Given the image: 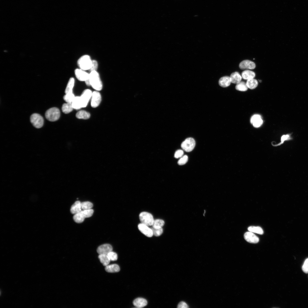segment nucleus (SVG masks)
Wrapping results in <instances>:
<instances>
[{
    "mask_svg": "<svg viewBox=\"0 0 308 308\" xmlns=\"http://www.w3.org/2000/svg\"><path fill=\"white\" fill-rule=\"evenodd\" d=\"M89 80L90 86L96 91L101 90L102 88V84L100 75L97 71L90 72Z\"/></svg>",
    "mask_w": 308,
    "mask_h": 308,
    "instance_id": "obj_1",
    "label": "nucleus"
},
{
    "mask_svg": "<svg viewBox=\"0 0 308 308\" xmlns=\"http://www.w3.org/2000/svg\"><path fill=\"white\" fill-rule=\"evenodd\" d=\"M92 61V60L89 56L85 55L78 59L77 64L80 68L84 70H89L91 66Z\"/></svg>",
    "mask_w": 308,
    "mask_h": 308,
    "instance_id": "obj_2",
    "label": "nucleus"
},
{
    "mask_svg": "<svg viewBox=\"0 0 308 308\" xmlns=\"http://www.w3.org/2000/svg\"><path fill=\"white\" fill-rule=\"evenodd\" d=\"M94 212L93 210L90 209L86 210H82L80 212L74 214L73 218L74 221L77 223H81L83 222L85 218L91 217Z\"/></svg>",
    "mask_w": 308,
    "mask_h": 308,
    "instance_id": "obj_3",
    "label": "nucleus"
},
{
    "mask_svg": "<svg viewBox=\"0 0 308 308\" xmlns=\"http://www.w3.org/2000/svg\"><path fill=\"white\" fill-rule=\"evenodd\" d=\"M60 116V111L58 108L56 107L50 108L46 111L45 114L46 119L51 121H54L58 120Z\"/></svg>",
    "mask_w": 308,
    "mask_h": 308,
    "instance_id": "obj_4",
    "label": "nucleus"
},
{
    "mask_svg": "<svg viewBox=\"0 0 308 308\" xmlns=\"http://www.w3.org/2000/svg\"><path fill=\"white\" fill-rule=\"evenodd\" d=\"M139 218L141 223L148 226H152L154 221L152 215L145 212H141L140 214Z\"/></svg>",
    "mask_w": 308,
    "mask_h": 308,
    "instance_id": "obj_5",
    "label": "nucleus"
},
{
    "mask_svg": "<svg viewBox=\"0 0 308 308\" xmlns=\"http://www.w3.org/2000/svg\"><path fill=\"white\" fill-rule=\"evenodd\" d=\"M30 121L33 125L37 128L41 127L43 125L44 119L40 114L34 113L30 117Z\"/></svg>",
    "mask_w": 308,
    "mask_h": 308,
    "instance_id": "obj_6",
    "label": "nucleus"
},
{
    "mask_svg": "<svg viewBox=\"0 0 308 308\" xmlns=\"http://www.w3.org/2000/svg\"><path fill=\"white\" fill-rule=\"evenodd\" d=\"M195 145V141L194 139L191 137L187 138L181 144L182 149L187 152L192 151Z\"/></svg>",
    "mask_w": 308,
    "mask_h": 308,
    "instance_id": "obj_7",
    "label": "nucleus"
},
{
    "mask_svg": "<svg viewBox=\"0 0 308 308\" xmlns=\"http://www.w3.org/2000/svg\"><path fill=\"white\" fill-rule=\"evenodd\" d=\"M92 93V91L89 89H86L82 92L80 97L83 108L87 106L89 100L91 98Z\"/></svg>",
    "mask_w": 308,
    "mask_h": 308,
    "instance_id": "obj_8",
    "label": "nucleus"
},
{
    "mask_svg": "<svg viewBox=\"0 0 308 308\" xmlns=\"http://www.w3.org/2000/svg\"><path fill=\"white\" fill-rule=\"evenodd\" d=\"M74 73L76 78L80 81H85L89 78V73L80 68L76 69Z\"/></svg>",
    "mask_w": 308,
    "mask_h": 308,
    "instance_id": "obj_9",
    "label": "nucleus"
},
{
    "mask_svg": "<svg viewBox=\"0 0 308 308\" xmlns=\"http://www.w3.org/2000/svg\"><path fill=\"white\" fill-rule=\"evenodd\" d=\"M101 101V96L100 93L97 91L92 93L91 98V105L93 108H96L100 104Z\"/></svg>",
    "mask_w": 308,
    "mask_h": 308,
    "instance_id": "obj_10",
    "label": "nucleus"
},
{
    "mask_svg": "<svg viewBox=\"0 0 308 308\" xmlns=\"http://www.w3.org/2000/svg\"><path fill=\"white\" fill-rule=\"evenodd\" d=\"M138 227L139 230L146 236L151 237L153 236L152 230L148 226L141 223L138 224Z\"/></svg>",
    "mask_w": 308,
    "mask_h": 308,
    "instance_id": "obj_11",
    "label": "nucleus"
},
{
    "mask_svg": "<svg viewBox=\"0 0 308 308\" xmlns=\"http://www.w3.org/2000/svg\"><path fill=\"white\" fill-rule=\"evenodd\" d=\"M245 239L248 242L252 243H257L259 241V238L253 232H246L244 234Z\"/></svg>",
    "mask_w": 308,
    "mask_h": 308,
    "instance_id": "obj_12",
    "label": "nucleus"
},
{
    "mask_svg": "<svg viewBox=\"0 0 308 308\" xmlns=\"http://www.w3.org/2000/svg\"><path fill=\"white\" fill-rule=\"evenodd\" d=\"M239 67L242 70L253 69L256 67V64L254 62L246 60L242 61L240 63Z\"/></svg>",
    "mask_w": 308,
    "mask_h": 308,
    "instance_id": "obj_13",
    "label": "nucleus"
},
{
    "mask_svg": "<svg viewBox=\"0 0 308 308\" xmlns=\"http://www.w3.org/2000/svg\"><path fill=\"white\" fill-rule=\"evenodd\" d=\"M113 248L112 246L109 244H105L99 246L97 249V252L99 254H107L112 251Z\"/></svg>",
    "mask_w": 308,
    "mask_h": 308,
    "instance_id": "obj_14",
    "label": "nucleus"
},
{
    "mask_svg": "<svg viewBox=\"0 0 308 308\" xmlns=\"http://www.w3.org/2000/svg\"><path fill=\"white\" fill-rule=\"evenodd\" d=\"M81 203L79 201H77L71 206L70 211L72 214L74 215L80 212L82 210Z\"/></svg>",
    "mask_w": 308,
    "mask_h": 308,
    "instance_id": "obj_15",
    "label": "nucleus"
},
{
    "mask_svg": "<svg viewBox=\"0 0 308 308\" xmlns=\"http://www.w3.org/2000/svg\"><path fill=\"white\" fill-rule=\"evenodd\" d=\"M219 84L222 87L225 88L229 86L231 83L230 77L226 76L221 78L219 80Z\"/></svg>",
    "mask_w": 308,
    "mask_h": 308,
    "instance_id": "obj_16",
    "label": "nucleus"
},
{
    "mask_svg": "<svg viewBox=\"0 0 308 308\" xmlns=\"http://www.w3.org/2000/svg\"><path fill=\"white\" fill-rule=\"evenodd\" d=\"M231 83L237 84L241 81L242 77L237 72L232 73L230 76Z\"/></svg>",
    "mask_w": 308,
    "mask_h": 308,
    "instance_id": "obj_17",
    "label": "nucleus"
},
{
    "mask_svg": "<svg viewBox=\"0 0 308 308\" xmlns=\"http://www.w3.org/2000/svg\"><path fill=\"white\" fill-rule=\"evenodd\" d=\"M147 303V301L143 298H138L133 302V305L137 307L141 308L146 306Z\"/></svg>",
    "mask_w": 308,
    "mask_h": 308,
    "instance_id": "obj_18",
    "label": "nucleus"
},
{
    "mask_svg": "<svg viewBox=\"0 0 308 308\" xmlns=\"http://www.w3.org/2000/svg\"><path fill=\"white\" fill-rule=\"evenodd\" d=\"M72 104L73 109L78 110L83 108L80 96L75 97Z\"/></svg>",
    "mask_w": 308,
    "mask_h": 308,
    "instance_id": "obj_19",
    "label": "nucleus"
},
{
    "mask_svg": "<svg viewBox=\"0 0 308 308\" xmlns=\"http://www.w3.org/2000/svg\"><path fill=\"white\" fill-rule=\"evenodd\" d=\"M255 74L253 71L248 70H245L242 73V78L244 79H248L254 78L255 76Z\"/></svg>",
    "mask_w": 308,
    "mask_h": 308,
    "instance_id": "obj_20",
    "label": "nucleus"
},
{
    "mask_svg": "<svg viewBox=\"0 0 308 308\" xmlns=\"http://www.w3.org/2000/svg\"><path fill=\"white\" fill-rule=\"evenodd\" d=\"M106 271L109 273H116L119 272L120 268L118 265L116 264L108 265L106 266Z\"/></svg>",
    "mask_w": 308,
    "mask_h": 308,
    "instance_id": "obj_21",
    "label": "nucleus"
},
{
    "mask_svg": "<svg viewBox=\"0 0 308 308\" xmlns=\"http://www.w3.org/2000/svg\"><path fill=\"white\" fill-rule=\"evenodd\" d=\"M90 114L84 110H80L76 114V117L80 119H87L90 117Z\"/></svg>",
    "mask_w": 308,
    "mask_h": 308,
    "instance_id": "obj_22",
    "label": "nucleus"
},
{
    "mask_svg": "<svg viewBox=\"0 0 308 308\" xmlns=\"http://www.w3.org/2000/svg\"><path fill=\"white\" fill-rule=\"evenodd\" d=\"M246 84L248 88L253 89L257 86L258 82L256 80L252 78L247 80Z\"/></svg>",
    "mask_w": 308,
    "mask_h": 308,
    "instance_id": "obj_23",
    "label": "nucleus"
},
{
    "mask_svg": "<svg viewBox=\"0 0 308 308\" xmlns=\"http://www.w3.org/2000/svg\"><path fill=\"white\" fill-rule=\"evenodd\" d=\"M62 109V112L65 114L70 112L73 109L72 103H67L63 104Z\"/></svg>",
    "mask_w": 308,
    "mask_h": 308,
    "instance_id": "obj_24",
    "label": "nucleus"
},
{
    "mask_svg": "<svg viewBox=\"0 0 308 308\" xmlns=\"http://www.w3.org/2000/svg\"><path fill=\"white\" fill-rule=\"evenodd\" d=\"M98 258L100 262L105 266L109 264L110 261L106 254H100L98 256Z\"/></svg>",
    "mask_w": 308,
    "mask_h": 308,
    "instance_id": "obj_25",
    "label": "nucleus"
},
{
    "mask_svg": "<svg viewBox=\"0 0 308 308\" xmlns=\"http://www.w3.org/2000/svg\"><path fill=\"white\" fill-rule=\"evenodd\" d=\"M74 79L72 77L70 78L65 90V94L72 92V89L74 85Z\"/></svg>",
    "mask_w": 308,
    "mask_h": 308,
    "instance_id": "obj_26",
    "label": "nucleus"
},
{
    "mask_svg": "<svg viewBox=\"0 0 308 308\" xmlns=\"http://www.w3.org/2000/svg\"><path fill=\"white\" fill-rule=\"evenodd\" d=\"M236 89L240 91H246L248 89L246 83L243 81H241L236 84L235 86Z\"/></svg>",
    "mask_w": 308,
    "mask_h": 308,
    "instance_id": "obj_27",
    "label": "nucleus"
},
{
    "mask_svg": "<svg viewBox=\"0 0 308 308\" xmlns=\"http://www.w3.org/2000/svg\"><path fill=\"white\" fill-rule=\"evenodd\" d=\"M249 231L256 233L260 234H263L264 231L262 228L260 226H250L248 229Z\"/></svg>",
    "mask_w": 308,
    "mask_h": 308,
    "instance_id": "obj_28",
    "label": "nucleus"
},
{
    "mask_svg": "<svg viewBox=\"0 0 308 308\" xmlns=\"http://www.w3.org/2000/svg\"><path fill=\"white\" fill-rule=\"evenodd\" d=\"M75 96L72 92H68L64 96L63 99L67 103H72Z\"/></svg>",
    "mask_w": 308,
    "mask_h": 308,
    "instance_id": "obj_29",
    "label": "nucleus"
},
{
    "mask_svg": "<svg viewBox=\"0 0 308 308\" xmlns=\"http://www.w3.org/2000/svg\"><path fill=\"white\" fill-rule=\"evenodd\" d=\"M165 222L164 221L161 219H157L154 220L152 225V227L155 228H162L164 225Z\"/></svg>",
    "mask_w": 308,
    "mask_h": 308,
    "instance_id": "obj_30",
    "label": "nucleus"
},
{
    "mask_svg": "<svg viewBox=\"0 0 308 308\" xmlns=\"http://www.w3.org/2000/svg\"><path fill=\"white\" fill-rule=\"evenodd\" d=\"M81 205L82 210L91 209L93 206L92 203L89 201H85L81 202Z\"/></svg>",
    "mask_w": 308,
    "mask_h": 308,
    "instance_id": "obj_31",
    "label": "nucleus"
},
{
    "mask_svg": "<svg viewBox=\"0 0 308 308\" xmlns=\"http://www.w3.org/2000/svg\"><path fill=\"white\" fill-rule=\"evenodd\" d=\"M151 229L153 231V234L156 236H160L162 234L163 232V229L162 228H155L152 227Z\"/></svg>",
    "mask_w": 308,
    "mask_h": 308,
    "instance_id": "obj_32",
    "label": "nucleus"
},
{
    "mask_svg": "<svg viewBox=\"0 0 308 308\" xmlns=\"http://www.w3.org/2000/svg\"><path fill=\"white\" fill-rule=\"evenodd\" d=\"M107 255L110 260L114 261L117 260V254L115 252L112 251L108 253Z\"/></svg>",
    "mask_w": 308,
    "mask_h": 308,
    "instance_id": "obj_33",
    "label": "nucleus"
},
{
    "mask_svg": "<svg viewBox=\"0 0 308 308\" xmlns=\"http://www.w3.org/2000/svg\"><path fill=\"white\" fill-rule=\"evenodd\" d=\"M188 160V157L187 155H184L181 157L178 162V164L179 165H183L185 164Z\"/></svg>",
    "mask_w": 308,
    "mask_h": 308,
    "instance_id": "obj_34",
    "label": "nucleus"
},
{
    "mask_svg": "<svg viewBox=\"0 0 308 308\" xmlns=\"http://www.w3.org/2000/svg\"><path fill=\"white\" fill-rule=\"evenodd\" d=\"M263 123V121L261 118L255 120L252 124L254 127L258 128L260 127L262 124Z\"/></svg>",
    "mask_w": 308,
    "mask_h": 308,
    "instance_id": "obj_35",
    "label": "nucleus"
},
{
    "mask_svg": "<svg viewBox=\"0 0 308 308\" xmlns=\"http://www.w3.org/2000/svg\"><path fill=\"white\" fill-rule=\"evenodd\" d=\"M98 67L97 62L95 60H92L91 66L89 70L90 72L94 71H97Z\"/></svg>",
    "mask_w": 308,
    "mask_h": 308,
    "instance_id": "obj_36",
    "label": "nucleus"
},
{
    "mask_svg": "<svg viewBox=\"0 0 308 308\" xmlns=\"http://www.w3.org/2000/svg\"><path fill=\"white\" fill-rule=\"evenodd\" d=\"M291 135L290 134H287L286 135H283L281 138V142L277 145H275L274 146H278L283 143L285 141L290 140L291 139V138L290 136Z\"/></svg>",
    "mask_w": 308,
    "mask_h": 308,
    "instance_id": "obj_37",
    "label": "nucleus"
},
{
    "mask_svg": "<svg viewBox=\"0 0 308 308\" xmlns=\"http://www.w3.org/2000/svg\"><path fill=\"white\" fill-rule=\"evenodd\" d=\"M303 271L305 273H308V258L305 261L302 267Z\"/></svg>",
    "mask_w": 308,
    "mask_h": 308,
    "instance_id": "obj_38",
    "label": "nucleus"
},
{
    "mask_svg": "<svg viewBox=\"0 0 308 308\" xmlns=\"http://www.w3.org/2000/svg\"><path fill=\"white\" fill-rule=\"evenodd\" d=\"M183 151L181 149L178 150L175 153L174 157L176 158H181L183 156Z\"/></svg>",
    "mask_w": 308,
    "mask_h": 308,
    "instance_id": "obj_39",
    "label": "nucleus"
},
{
    "mask_svg": "<svg viewBox=\"0 0 308 308\" xmlns=\"http://www.w3.org/2000/svg\"><path fill=\"white\" fill-rule=\"evenodd\" d=\"M262 118L261 116L260 115L258 114H254L252 116L250 120V123L252 124L254 121L255 120L258 118Z\"/></svg>",
    "mask_w": 308,
    "mask_h": 308,
    "instance_id": "obj_40",
    "label": "nucleus"
},
{
    "mask_svg": "<svg viewBox=\"0 0 308 308\" xmlns=\"http://www.w3.org/2000/svg\"><path fill=\"white\" fill-rule=\"evenodd\" d=\"M189 307L188 305L185 302L182 301L180 302L178 304L177 308H187Z\"/></svg>",
    "mask_w": 308,
    "mask_h": 308,
    "instance_id": "obj_41",
    "label": "nucleus"
},
{
    "mask_svg": "<svg viewBox=\"0 0 308 308\" xmlns=\"http://www.w3.org/2000/svg\"><path fill=\"white\" fill-rule=\"evenodd\" d=\"M86 85L88 86H90V82L89 81V78L87 80L85 81Z\"/></svg>",
    "mask_w": 308,
    "mask_h": 308,
    "instance_id": "obj_42",
    "label": "nucleus"
},
{
    "mask_svg": "<svg viewBox=\"0 0 308 308\" xmlns=\"http://www.w3.org/2000/svg\"><path fill=\"white\" fill-rule=\"evenodd\" d=\"M259 81H260V82H261V80H259Z\"/></svg>",
    "mask_w": 308,
    "mask_h": 308,
    "instance_id": "obj_43",
    "label": "nucleus"
}]
</instances>
